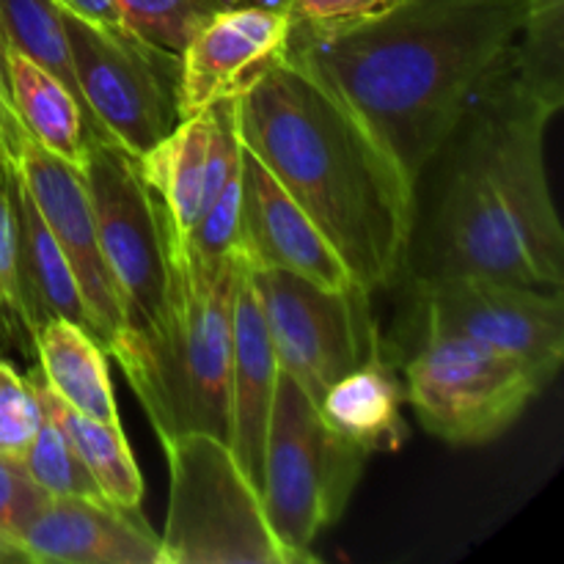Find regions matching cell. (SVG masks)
Here are the masks:
<instances>
[{
  "mask_svg": "<svg viewBox=\"0 0 564 564\" xmlns=\"http://www.w3.org/2000/svg\"><path fill=\"white\" fill-rule=\"evenodd\" d=\"M127 25L158 47L182 53L193 33L209 20L220 0H116Z\"/></svg>",
  "mask_w": 564,
  "mask_h": 564,
  "instance_id": "cell-25",
  "label": "cell"
},
{
  "mask_svg": "<svg viewBox=\"0 0 564 564\" xmlns=\"http://www.w3.org/2000/svg\"><path fill=\"white\" fill-rule=\"evenodd\" d=\"M369 452L323 416L317 402L286 372H279L262 463V501L286 549L312 554L319 532L347 510Z\"/></svg>",
  "mask_w": 564,
  "mask_h": 564,
  "instance_id": "cell-6",
  "label": "cell"
},
{
  "mask_svg": "<svg viewBox=\"0 0 564 564\" xmlns=\"http://www.w3.org/2000/svg\"><path fill=\"white\" fill-rule=\"evenodd\" d=\"M529 0H405L325 42L286 44L416 180L521 36Z\"/></svg>",
  "mask_w": 564,
  "mask_h": 564,
  "instance_id": "cell-3",
  "label": "cell"
},
{
  "mask_svg": "<svg viewBox=\"0 0 564 564\" xmlns=\"http://www.w3.org/2000/svg\"><path fill=\"white\" fill-rule=\"evenodd\" d=\"M33 564H163V543L141 507H119L105 496H58L20 538Z\"/></svg>",
  "mask_w": 564,
  "mask_h": 564,
  "instance_id": "cell-16",
  "label": "cell"
},
{
  "mask_svg": "<svg viewBox=\"0 0 564 564\" xmlns=\"http://www.w3.org/2000/svg\"><path fill=\"white\" fill-rule=\"evenodd\" d=\"M47 501L20 457L0 455V534L20 540Z\"/></svg>",
  "mask_w": 564,
  "mask_h": 564,
  "instance_id": "cell-29",
  "label": "cell"
},
{
  "mask_svg": "<svg viewBox=\"0 0 564 564\" xmlns=\"http://www.w3.org/2000/svg\"><path fill=\"white\" fill-rule=\"evenodd\" d=\"M405 400L422 427L452 446L505 435L551 383L510 352L460 336H427L402 364Z\"/></svg>",
  "mask_w": 564,
  "mask_h": 564,
  "instance_id": "cell-7",
  "label": "cell"
},
{
  "mask_svg": "<svg viewBox=\"0 0 564 564\" xmlns=\"http://www.w3.org/2000/svg\"><path fill=\"white\" fill-rule=\"evenodd\" d=\"M17 174H20L25 191L31 193L53 240L58 242L61 253L69 262L77 290L86 303L88 317H91L94 336L108 352L116 336L124 330L127 306L113 273H110L102 246H99L97 220H94L83 171L61 160L58 154L47 152L42 143L31 138L20 154Z\"/></svg>",
  "mask_w": 564,
  "mask_h": 564,
  "instance_id": "cell-12",
  "label": "cell"
},
{
  "mask_svg": "<svg viewBox=\"0 0 564 564\" xmlns=\"http://www.w3.org/2000/svg\"><path fill=\"white\" fill-rule=\"evenodd\" d=\"M171 468L163 564H303L264 512L262 494L215 435L187 433L160 441Z\"/></svg>",
  "mask_w": 564,
  "mask_h": 564,
  "instance_id": "cell-5",
  "label": "cell"
},
{
  "mask_svg": "<svg viewBox=\"0 0 564 564\" xmlns=\"http://www.w3.org/2000/svg\"><path fill=\"white\" fill-rule=\"evenodd\" d=\"M6 182H9L11 209H14L22 306H25L28 325H31L33 345H36V330L50 319H69V323L80 325L94 336L91 317H88L69 262H66L58 242L50 235L47 224L39 215L36 204H33L31 193L22 185L17 169H6Z\"/></svg>",
  "mask_w": 564,
  "mask_h": 564,
  "instance_id": "cell-18",
  "label": "cell"
},
{
  "mask_svg": "<svg viewBox=\"0 0 564 564\" xmlns=\"http://www.w3.org/2000/svg\"><path fill=\"white\" fill-rule=\"evenodd\" d=\"M9 77L17 113L33 141L80 169L88 127L80 102L72 97L69 88L14 47H9Z\"/></svg>",
  "mask_w": 564,
  "mask_h": 564,
  "instance_id": "cell-22",
  "label": "cell"
},
{
  "mask_svg": "<svg viewBox=\"0 0 564 564\" xmlns=\"http://www.w3.org/2000/svg\"><path fill=\"white\" fill-rule=\"evenodd\" d=\"M405 0H284L290 17L286 44L325 42L380 20Z\"/></svg>",
  "mask_w": 564,
  "mask_h": 564,
  "instance_id": "cell-26",
  "label": "cell"
},
{
  "mask_svg": "<svg viewBox=\"0 0 564 564\" xmlns=\"http://www.w3.org/2000/svg\"><path fill=\"white\" fill-rule=\"evenodd\" d=\"M64 28L94 130L141 158L180 124V53L147 42L130 28H97L69 11H64Z\"/></svg>",
  "mask_w": 564,
  "mask_h": 564,
  "instance_id": "cell-9",
  "label": "cell"
},
{
  "mask_svg": "<svg viewBox=\"0 0 564 564\" xmlns=\"http://www.w3.org/2000/svg\"><path fill=\"white\" fill-rule=\"evenodd\" d=\"M242 251L259 268H279L328 290L356 284L312 215L242 143Z\"/></svg>",
  "mask_w": 564,
  "mask_h": 564,
  "instance_id": "cell-15",
  "label": "cell"
},
{
  "mask_svg": "<svg viewBox=\"0 0 564 564\" xmlns=\"http://www.w3.org/2000/svg\"><path fill=\"white\" fill-rule=\"evenodd\" d=\"M264 323L281 372L319 405L325 391L352 369L389 358L361 284L328 290L279 268L253 264Z\"/></svg>",
  "mask_w": 564,
  "mask_h": 564,
  "instance_id": "cell-8",
  "label": "cell"
},
{
  "mask_svg": "<svg viewBox=\"0 0 564 564\" xmlns=\"http://www.w3.org/2000/svg\"><path fill=\"white\" fill-rule=\"evenodd\" d=\"M42 419V402L28 375H20L14 364L0 358V455L22 460Z\"/></svg>",
  "mask_w": 564,
  "mask_h": 564,
  "instance_id": "cell-28",
  "label": "cell"
},
{
  "mask_svg": "<svg viewBox=\"0 0 564 564\" xmlns=\"http://www.w3.org/2000/svg\"><path fill=\"white\" fill-rule=\"evenodd\" d=\"M28 141H31V132L17 113L9 77V42L0 28V169H17Z\"/></svg>",
  "mask_w": 564,
  "mask_h": 564,
  "instance_id": "cell-30",
  "label": "cell"
},
{
  "mask_svg": "<svg viewBox=\"0 0 564 564\" xmlns=\"http://www.w3.org/2000/svg\"><path fill=\"white\" fill-rule=\"evenodd\" d=\"M405 386L389 358L369 361L336 380L319 400L323 416L352 444L372 452H394L408 441L402 419Z\"/></svg>",
  "mask_w": 564,
  "mask_h": 564,
  "instance_id": "cell-19",
  "label": "cell"
},
{
  "mask_svg": "<svg viewBox=\"0 0 564 564\" xmlns=\"http://www.w3.org/2000/svg\"><path fill=\"white\" fill-rule=\"evenodd\" d=\"M235 253L207 292L193 290L174 264L160 317L127 325L108 347L160 441L204 433L229 444Z\"/></svg>",
  "mask_w": 564,
  "mask_h": 564,
  "instance_id": "cell-4",
  "label": "cell"
},
{
  "mask_svg": "<svg viewBox=\"0 0 564 564\" xmlns=\"http://www.w3.org/2000/svg\"><path fill=\"white\" fill-rule=\"evenodd\" d=\"M237 286L231 308V361H229V449L257 488H262L264 438L270 408L279 383V358L264 323L253 262L237 248ZM262 494V490H259Z\"/></svg>",
  "mask_w": 564,
  "mask_h": 564,
  "instance_id": "cell-17",
  "label": "cell"
},
{
  "mask_svg": "<svg viewBox=\"0 0 564 564\" xmlns=\"http://www.w3.org/2000/svg\"><path fill=\"white\" fill-rule=\"evenodd\" d=\"M237 130L312 215L356 284L378 292L400 281L413 185L323 77L284 50L237 102Z\"/></svg>",
  "mask_w": 564,
  "mask_h": 564,
  "instance_id": "cell-2",
  "label": "cell"
},
{
  "mask_svg": "<svg viewBox=\"0 0 564 564\" xmlns=\"http://www.w3.org/2000/svg\"><path fill=\"white\" fill-rule=\"evenodd\" d=\"M33 391H36L39 402L47 408L55 416V422L64 427V433L69 435L72 446L80 455V460L86 463L88 474L97 482L99 494L108 501L119 507H130L138 510L143 499V479L141 471L135 466V457H132L130 444H127L124 433H121V422H99V419L83 416V413L72 411L69 405L58 400L53 394L47 383L42 378V369L33 367L28 372Z\"/></svg>",
  "mask_w": 564,
  "mask_h": 564,
  "instance_id": "cell-21",
  "label": "cell"
},
{
  "mask_svg": "<svg viewBox=\"0 0 564 564\" xmlns=\"http://www.w3.org/2000/svg\"><path fill=\"white\" fill-rule=\"evenodd\" d=\"M42 427L36 430L31 446L22 455V463H25L33 482L50 499H58V496H102L91 474H88L86 463L80 460V455L72 446L69 435L64 433V427L55 422L47 408L42 405Z\"/></svg>",
  "mask_w": 564,
  "mask_h": 564,
  "instance_id": "cell-24",
  "label": "cell"
},
{
  "mask_svg": "<svg viewBox=\"0 0 564 564\" xmlns=\"http://www.w3.org/2000/svg\"><path fill=\"white\" fill-rule=\"evenodd\" d=\"M0 564H33L20 540L0 534Z\"/></svg>",
  "mask_w": 564,
  "mask_h": 564,
  "instance_id": "cell-32",
  "label": "cell"
},
{
  "mask_svg": "<svg viewBox=\"0 0 564 564\" xmlns=\"http://www.w3.org/2000/svg\"><path fill=\"white\" fill-rule=\"evenodd\" d=\"M564 9V0H529L527 11H554Z\"/></svg>",
  "mask_w": 564,
  "mask_h": 564,
  "instance_id": "cell-33",
  "label": "cell"
},
{
  "mask_svg": "<svg viewBox=\"0 0 564 564\" xmlns=\"http://www.w3.org/2000/svg\"><path fill=\"white\" fill-rule=\"evenodd\" d=\"M286 39L290 17L284 6H224L215 11L180 53V121L213 108L220 99H240L284 55Z\"/></svg>",
  "mask_w": 564,
  "mask_h": 564,
  "instance_id": "cell-14",
  "label": "cell"
},
{
  "mask_svg": "<svg viewBox=\"0 0 564 564\" xmlns=\"http://www.w3.org/2000/svg\"><path fill=\"white\" fill-rule=\"evenodd\" d=\"M36 358L44 383L83 416L119 424L113 383L102 345L69 319H50L36 330Z\"/></svg>",
  "mask_w": 564,
  "mask_h": 564,
  "instance_id": "cell-20",
  "label": "cell"
},
{
  "mask_svg": "<svg viewBox=\"0 0 564 564\" xmlns=\"http://www.w3.org/2000/svg\"><path fill=\"white\" fill-rule=\"evenodd\" d=\"M0 347H14L22 356L36 352L31 325L20 292V270H17V231L14 209H11L6 169H0Z\"/></svg>",
  "mask_w": 564,
  "mask_h": 564,
  "instance_id": "cell-27",
  "label": "cell"
},
{
  "mask_svg": "<svg viewBox=\"0 0 564 564\" xmlns=\"http://www.w3.org/2000/svg\"><path fill=\"white\" fill-rule=\"evenodd\" d=\"M0 28H3L9 47L31 58L33 64L42 66L47 75H53L55 80L69 88L72 97L80 102L83 116H86L88 135H102V132L94 130L91 116L83 102L61 6L55 0H0Z\"/></svg>",
  "mask_w": 564,
  "mask_h": 564,
  "instance_id": "cell-23",
  "label": "cell"
},
{
  "mask_svg": "<svg viewBox=\"0 0 564 564\" xmlns=\"http://www.w3.org/2000/svg\"><path fill=\"white\" fill-rule=\"evenodd\" d=\"M237 102L240 99H220L213 108L182 119L169 135L138 158L143 180L163 207L171 257L180 251L220 187L240 169L242 138L237 130Z\"/></svg>",
  "mask_w": 564,
  "mask_h": 564,
  "instance_id": "cell-13",
  "label": "cell"
},
{
  "mask_svg": "<svg viewBox=\"0 0 564 564\" xmlns=\"http://www.w3.org/2000/svg\"><path fill=\"white\" fill-rule=\"evenodd\" d=\"M55 3L97 28H110V31H127L130 28L116 0H55Z\"/></svg>",
  "mask_w": 564,
  "mask_h": 564,
  "instance_id": "cell-31",
  "label": "cell"
},
{
  "mask_svg": "<svg viewBox=\"0 0 564 564\" xmlns=\"http://www.w3.org/2000/svg\"><path fill=\"white\" fill-rule=\"evenodd\" d=\"M554 116L507 53L413 180L400 281L482 275L564 290V231L545 171Z\"/></svg>",
  "mask_w": 564,
  "mask_h": 564,
  "instance_id": "cell-1",
  "label": "cell"
},
{
  "mask_svg": "<svg viewBox=\"0 0 564 564\" xmlns=\"http://www.w3.org/2000/svg\"><path fill=\"white\" fill-rule=\"evenodd\" d=\"M419 339L460 336L510 352L554 378L564 358V290L455 275L411 284Z\"/></svg>",
  "mask_w": 564,
  "mask_h": 564,
  "instance_id": "cell-11",
  "label": "cell"
},
{
  "mask_svg": "<svg viewBox=\"0 0 564 564\" xmlns=\"http://www.w3.org/2000/svg\"><path fill=\"white\" fill-rule=\"evenodd\" d=\"M83 180L97 220L99 246L127 306V325H149L169 301L171 240L141 160L108 135H88ZM124 325V328H127Z\"/></svg>",
  "mask_w": 564,
  "mask_h": 564,
  "instance_id": "cell-10",
  "label": "cell"
}]
</instances>
